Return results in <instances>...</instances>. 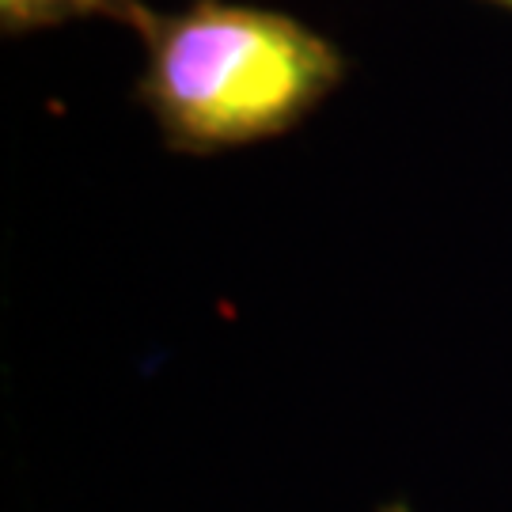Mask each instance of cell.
I'll return each mask as SVG.
<instances>
[{"mask_svg": "<svg viewBox=\"0 0 512 512\" xmlns=\"http://www.w3.org/2000/svg\"><path fill=\"white\" fill-rule=\"evenodd\" d=\"M486 4H497V8H509L512 12V0H486Z\"/></svg>", "mask_w": 512, "mask_h": 512, "instance_id": "cell-3", "label": "cell"}, {"mask_svg": "<svg viewBox=\"0 0 512 512\" xmlns=\"http://www.w3.org/2000/svg\"><path fill=\"white\" fill-rule=\"evenodd\" d=\"M148 4L141 0H0V31L4 35H27L42 27H57L65 19L107 16L126 27H137Z\"/></svg>", "mask_w": 512, "mask_h": 512, "instance_id": "cell-2", "label": "cell"}, {"mask_svg": "<svg viewBox=\"0 0 512 512\" xmlns=\"http://www.w3.org/2000/svg\"><path fill=\"white\" fill-rule=\"evenodd\" d=\"M137 103L167 148L213 156L296 129L346 76V57L308 23L232 0H194L175 16L145 8Z\"/></svg>", "mask_w": 512, "mask_h": 512, "instance_id": "cell-1", "label": "cell"}]
</instances>
